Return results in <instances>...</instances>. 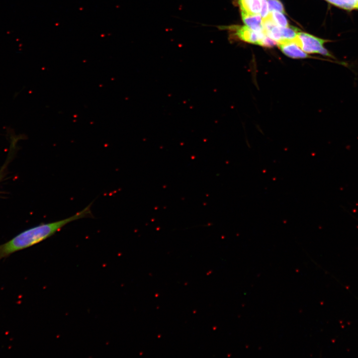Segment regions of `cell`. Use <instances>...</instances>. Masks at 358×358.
<instances>
[{
	"label": "cell",
	"mask_w": 358,
	"mask_h": 358,
	"mask_svg": "<svg viewBox=\"0 0 358 358\" xmlns=\"http://www.w3.org/2000/svg\"><path fill=\"white\" fill-rule=\"evenodd\" d=\"M91 205L89 204L84 209L65 219L43 223L27 229L8 242L0 245V261L14 252L31 247L49 238L71 222L91 217Z\"/></svg>",
	"instance_id": "cell-1"
},
{
	"label": "cell",
	"mask_w": 358,
	"mask_h": 358,
	"mask_svg": "<svg viewBox=\"0 0 358 358\" xmlns=\"http://www.w3.org/2000/svg\"><path fill=\"white\" fill-rule=\"evenodd\" d=\"M306 53H319L325 43L328 40L321 39L303 32H299L293 40Z\"/></svg>",
	"instance_id": "cell-2"
},
{
	"label": "cell",
	"mask_w": 358,
	"mask_h": 358,
	"mask_svg": "<svg viewBox=\"0 0 358 358\" xmlns=\"http://www.w3.org/2000/svg\"><path fill=\"white\" fill-rule=\"evenodd\" d=\"M229 29H232L235 32V35L238 38L245 42L258 45L261 40L264 37L265 34L264 31H255L247 26H233Z\"/></svg>",
	"instance_id": "cell-3"
},
{
	"label": "cell",
	"mask_w": 358,
	"mask_h": 358,
	"mask_svg": "<svg viewBox=\"0 0 358 358\" xmlns=\"http://www.w3.org/2000/svg\"><path fill=\"white\" fill-rule=\"evenodd\" d=\"M277 46L286 56L293 59H304L310 56L305 53L294 40H282L278 42Z\"/></svg>",
	"instance_id": "cell-4"
},
{
	"label": "cell",
	"mask_w": 358,
	"mask_h": 358,
	"mask_svg": "<svg viewBox=\"0 0 358 358\" xmlns=\"http://www.w3.org/2000/svg\"><path fill=\"white\" fill-rule=\"evenodd\" d=\"M263 26L265 35L277 42L281 40L279 27L272 21L269 14L268 17L263 19Z\"/></svg>",
	"instance_id": "cell-5"
},
{
	"label": "cell",
	"mask_w": 358,
	"mask_h": 358,
	"mask_svg": "<svg viewBox=\"0 0 358 358\" xmlns=\"http://www.w3.org/2000/svg\"><path fill=\"white\" fill-rule=\"evenodd\" d=\"M243 21L247 26L255 31H263V19L260 14H251L241 11Z\"/></svg>",
	"instance_id": "cell-6"
},
{
	"label": "cell",
	"mask_w": 358,
	"mask_h": 358,
	"mask_svg": "<svg viewBox=\"0 0 358 358\" xmlns=\"http://www.w3.org/2000/svg\"><path fill=\"white\" fill-rule=\"evenodd\" d=\"M262 0H238L240 10L251 14H260Z\"/></svg>",
	"instance_id": "cell-7"
},
{
	"label": "cell",
	"mask_w": 358,
	"mask_h": 358,
	"mask_svg": "<svg viewBox=\"0 0 358 358\" xmlns=\"http://www.w3.org/2000/svg\"><path fill=\"white\" fill-rule=\"evenodd\" d=\"M279 29L281 35V40H293L299 31V29L290 25L287 27H279Z\"/></svg>",
	"instance_id": "cell-8"
},
{
	"label": "cell",
	"mask_w": 358,
	"mask_h": 358,
	"mask_svg": "<svg viewBox=\"0 0 358 358\" xmlns=\"http://www.w3.org/2000/svg\"><path fill=\"white\" fill-rule=\"evenodd\" d=\"M269 15L272 21L279 27H287L289 25L283 13L277 11L269 12Z\"/></svg>",
	"instance_id": "cell-9"
},
{
	"label": "cell",
	"mask_w": 358,
	"mask_h": 358,
	"mask_svg": "<svg viewBox=\"0 0 358 358\" xmlns=\"http://www.w3.org/2000/svg\"><path fill=\"white\" fill-rule=\"evenodd\" d=\"M330 3L339 7L351 10L357 9L358 1L356 0H326Z\"/></svg>",
	"instance_id": "cell-10"
},
{
	"label": "cell",
	"mask_w": 358,
	"mask_h": 358,
	"mask_svg": "<svg viewBox=\"0 0 358 358\" xmlns=\"http://www.w3.org/2000/svg\"><path fill=\"white\" fill-rule=\"evenodd\" d=\"M269 12L277 11L285 13V10L282 3L279 0H267Z\"/></svg>",
	"instance_id": "cell-11"
},
{
	"label": "cell",
	"mask_w": 358,
	"mask_h": 358,
	"mask_svg": "<svg viewBox=\"0 0 358 358\" xmlns=\"http://www.w3.org/2000/svg\"><path fill=\"white\" fill-rule=\"evenodd\" d=\"M277 41L265 35L260 41L259 45L267 48H271L277 46Z\"/></svg>",
	"instance_id": "cell-12"
},
{
	"label": "cell",
	"mask_w": 358,
	"mask_h": 358,
	"mask_svg": "<svg viewBox=\"0 0 358 358\" xmlns=\"http://www.w3.org/2000/svg\"><path fill=\"white\" fill-rule=\"evenodd\" d=\"M269 13L267 0H262L260 15L263 19L268 17Z\"/></svg>",
	"instance_id": "cell-13"
},
{
	"label": "cell",
	"mask_w": 358,
	"mask_h": 358,
	"mask_svg": "<svg viewBox=\"0 0 358 358\" xmlns=\"http://www.w3.org/2000/svg\"><path fill=\"white\" fill-rule=\"evenodd\" d=\"M1 177H2V175H1V173H0V179H1Z\"/></svg>",
	"instance_id": "cell-14"
},
{
	"label": "cell",
	"mask_w": 358,
	"mask_h": 358,
	"mask_svg": "<svg viewBox=\"0 0 358 358\" xmlns=\"http://www.w3.org/2000/svg\"><path fill=\"white\" fill-rule=\"evenodd\" d=\"M357 9H358V4H357Z\"/></svg>",
	"instance_id": "cell-15"
},
{
	"label": "cell",
	"mask_w": 358,
	"mask_h": 358,
	"mask_svg": "<svg viewBox=\"0 0 358 358\" xmlns=\"http://www.w3.org/2000/svg\"><path fill=\"white\" fill-rule=\"evenodd\" d=\"M357 1H358V0H356Z\"/></svg>",
	"instance_id": "cell-16"
}]
</instances>
